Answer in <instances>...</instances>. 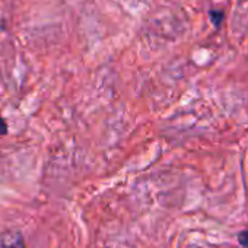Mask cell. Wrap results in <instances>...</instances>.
Masks as SVG:
<instances>
[{
    "label": "cell",
    "instance_id": "obj_3",
    "mask_svg": "<svg viewBox=\"0 0 248 248\" xmlns=\"http://www.w3.org/2000/svg\"><path fill=\"white\" fill-rule=\"evenodd\" d=\"M238 242H239L244 248H248V229L238 233Z\"/></svg>",
    "mask_w": 248,
    "mask_h": 248
},
{
    "label": "cell",
    "instance_id": "obj_2",
    "mask_svg": "<svg viewBox=\"0 0 248 248\" xmlns=\"http://www.w3.org/2000/svg\"><path fill=\"white\" fill-rule=\"evenodd\" d=\"M210 18H212V22L215 27H219L222 24V19H223V14L220 11H210L209 12Z\"/></svg>",
    "mask_w": 248,
    "mask_h": 248
},
{
    "label": "cell",
    "instance_id": "obj_4",
    "mask_svg": "<svg viewBox=\"0 0 248 248\" xmlns=\"http://www.w3.org/2000/svg\"><path fill=\"white\" fill-rule=\"evenodd\" d=\"M8 133V124L3 120V117L0 115V135H6Z\"/></svg>",
    "mask_w": 248,
    "mask_h": 248
},
{
    "label": "cell",
    "instance_id": "obj_1",
    "mask_svg": "<svg viewBox=\"0 0 248 248\" xmlns=\"http://www.w3.org/2000/svg\"><path fill=\"white\" fill-rule=\"evenodd\" d=\"M0 248H24V239L19 233H11L0 238Z\"/></svg>",
    "mask_w": 248,
    "mask_h": 248
}]
</instances>
